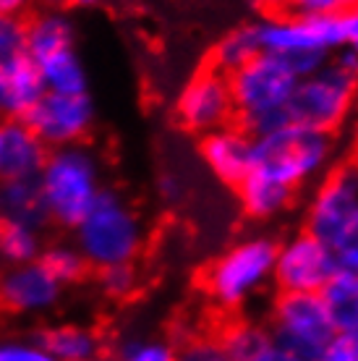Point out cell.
Instances as JSON below:
<instances>
[{
  "label": "cell",
  "instance_id": "6da1fadb",
  "mask_svg": "<svg viewBox=\"0 0 358 361\" xmlns=\"http://www.w3.org/2000/svg\"><path fill=\"white\" fill-rule=\"evenodd\" d=\"M261 50L285 58L304 79L319 71L332 55L358 47L350 16H314L285 11L257 21Z\"/></svg>",
  "mask_w": 358,
  "mask_h": 361
},
{
  "label": "cell",
  "instance_id": "7a4b0ae2",
  "mask_svg": "<svg viewBox=\"0 0 358 361\" xmlns=\"http://www.w3.org/2000/svg\"><path fill=\"white\" fill-rule=\"evenodd\" d=\"M301 76L285 58L272 53L257 55L251 63L230 73L235 118L251 136L269 134L290 123L288 105Z\"/></svg>",
  "mask_w": 358,
  "mask_h": 361
},
{
  "label": "cell",
  "instance_id": "3957f363",
  "mask_svg": "<svg viewBox=\"0 0 358 361\" xmlns=\"http://www.w3.org/2000/svg\"><path fill=\"white\" fill-rule=\"evenodd\" d=\"M37 180L45 197L50 220L55 226L71 231L105 191L102 160L97 149L87 142L50 149V157Z\"/></svg>",
  "mask_w": 358,
  "mask_h": 361
},
{
  "label": "cell",
  "instance_id": "277c9868",
  "mask_svg": "<svg viewBox=\"0 0 358 361\" xmlns=\"http://www.w3.org/2000/svg\"><path fill=\"white\" fill-rule=\"evenodd\" d=\"M147 241L142 217L116 189H105L92 209L73 228V244L94 272L113 264H131Z\"/></svg>",
  "mask_w": 358,
  "mask_h": 361
},
{
  "label": "cell",
  "instance_id": "5b68a950",
  "mask_svg": "<svg viewBox=\"0 0 358 361\" xmlns=\"http://www.w3.org/2000/svg\"><path fill=\"white\" fill-rule=\"evenodd\" d=\"M358 97V47L332 55L319 71L298 82L288 118L290 123L332 134L345 123Z\"/></svg>",
  "mask_w": 358,
  "mask_h": 361
},
{
  "label": "cell",
  "instance_id": "8992f818",
  "mask_svg": "<svg viewBox=\"0 0 358 361\" xmlns=\"http://www.w3.org/2000/svg\"><path fill=\"white\" fill-rule=\"evenodd\" d=\"M332 154H335V145L330 134L288 123L269 134L254 136L251 171L264 173L267 178L298 191L330 168Z\"/></svg>",
  "mask_w": 358,
  "mask_h": 361
},
{
  "label": "cell",
  "instance_id": "52a82bcc",
  "mask_svg": "<svg viewBox=\"0 0 358 361\" xmlns=\"http://www.w3.org/2000/svg\"><path fill=\"white\" fill-rule=\"evenodd\" d=\"M278 246L269 235H249L225 249L204 270L209 301L225 312L246 307L275 280Z\"/></svg>",
  "mask_w": 358,
  "mask_h": 361
},
{
  "label": "cell",
  "instance_id": "ba28073f",
  "mask_svg": "<svg viewBox=\"0 0 358 361\" xmlns=\"http://www.w3.org/2000/svg\"><path fill=\"white\" fill-rule=\"evenodd\" d=\"M269 333L288 351L316 361L340 335V327L322 293H280L272 307Z\"/></svg>",
  "mask_w": 358,
  "mask_h": 361
},
{
  "label": "cell",
  "instance_id": "9c48e42d",
  "mask_svg": "<svg viewBox=\"0 0 358 361\" xmlns=\"http://www.w3.org/2000/svg\"><path fill=\"white\" fill-rule=\"evenodd\" d=\"M306 231L335 252L358 238V165L327 173L306 207Z\"/></svg>",
  "mask_w": 358,
  "mask_h": 361
},
{
  "label": "cell",
  "instance_id": "30bf717a",
  "mask_svg": "<svg viewBox=\"0 0 358 361\" xmlns=\"http://www.w3.org/2000/svg\"><path fill=\"white\" fill-rule=\"evenodd\" d=\"M175 118L186 131L199 136L230 126L235 118L230 76L217 71L215 66L194 73L175 97Z\"/></svg>",
  "mask_w": 358,
  "mask_h": 361
},
{
  "label": "cell",
  "instance_id": "8fae6325",
  "mask_svg": "<svg viewBox=\"0 0 358 361\" xmlns=\"http://www.w3.org/2000/svg\"><path fill=\"white\" fill-rule=\"evenodd\" d=\"M338 267L335 249L309 231H301L278 246L275 286L280 293H322Z\"/></svg>",
  "mask_w": 358,
  "mask_h": 361
},
{
  "label": "cell",
  "instance_id": "7c38bea8",
  "mask_svg": "<svg viewBox=\"0 0 358 361\" xmlns=\"http://www.w3.org/2000/svg\"><path fill=\"white\" fill-rule=\"evenodd\" d=\"M94 102L90 94H58L47 92L45 97L29 110L24 118L50 149L68 145H81L94 128Z\"/></svg>",
  "mask_w": 358,
  "mask_h": 361
},
{
  "label": "cell",
  "instance_id": "4fadbf2b",
  "mask_svg": "<svg viewBox=\"0 0 358 361\" xmlns=\"http://www.w3.org/2000/svg\"><path fill=\"white\" fill-rule=\"evenodd\" d=\"M66 286L42 262L6 264L0 270V309L16 317H45L63 298Z\"/></svg>",
  "mask_w": 358,
  "mask_h": 361
},
{
  "label": "cell",
  "instance_id": "5bb4252c",
  "mask_svg": "<svg viewBox=\"0 0 358 361\" xmlns=\"http://www.w3.org/2000/svg\"><path fill=\"white\" fill-rule=\"evenodd\" d=\"M199 154L215 178L228 186H238L254 165V136L241 123H230L202 136Z\"/></svg>",
  "mask_w": 358,
  "mask_h": 361
},
{
  "label": "cell",
  "instance_id": "9a60e30c",
  "mask_svg": "<svg viewBox=\"0 0 358 361\" xmlns=\"http://www.w3.org/2000/svg\"><path fill=\"white\" fill-rule=\"evenodd\" d=\"M50 157V147L27 121H0V180H35Z\"/></svg>",
  "mask_w": 358,
  "mask_h": 361
},
{
  "label": "cell",
  "instance_id": "2e32d148",
  "mask_svg": "<svg viewBox=\"0 0 358 361\" xmlns=\"http://www.w3.org/2000/svg\"><path fill=\"white\" fill-rule=\"evenodd\" d=\"M71 47H76V27L63 8H39L27 16V55L35 63Z\"/></svg>",
  "mask_w": 358,
  "mask_h": 361
},
{
  "label": "cell",
  "instance_id": "e0dca14e",
  "mask_svg": "<svg viewBox=\"0 0 358 361\" xmlns=\"http://www.w3.org/2000/svg\"><path fill=\"white\" fill-rule=\"evenodd\" d=\"M0 217L6 226L42 228L50 220L39 180H0Z\"/></svg>",
  "mask_w": 358,
  "mask_h": 361
},
{
  "label": "cell",
  "instance_id": "ac0fdd59",
  "mask_svg": "<svg viewBox=\"0 0 358 361\" xmlns=\"http://www.w3.org/2000/svg\"><path fill=\"white\" fill-rule=\"evenodd\" d=\"M235 189H238L243 212L254 217V220H272V217L283 215L293 204V197H296L293 189L267 178L259 171H249V176Z\"/></svg>",
  "mask_w": 358,
  "mask_h": 361
},
{
  "label": "cell",
  "instance_id": "d6986e66",
  "mask_svg": "<svg viewBox=\"0 0 358 361\" xmlns=\"http://www.w3.org/2000/svg\"><path fill=\"white\" fill-rule=\"evenodd\" d=\"M3 76H6V108H8V118H21L24 121L29 116V110L47 94L39 66L29 55H24V58H18L13 63L3 66Z\"/></svg>",
  "mask_w": 358,
  "mask_h": 361
},
{
  "label": "cell",
  "instance_id": "ffe728a7",
  "mask_svg": "<svg viewBox=\"0 0 358 361\" xmlns=\"http://www.w3.org/2000/svg\"><path fill=\"white\" fill-rule=\"evenodd\" d=\"M42 343L58 361H90L102 351V335L90 325L79 322H58L45 330H39Z\"/></svg>",
  "mask_w": 358,
  "mask_h": 361
},
{
  "label": "cell",
  "instance_id": "44dd1931",
  "mask_svg": "<svg viewBox=\"0 0 358 361\" xmlns=\"http://www.w3.org/2000/svg\"><path fill=\"white\" fill-rule=\"evenodd\" d=\"M261 53L264 50H261L257 24H241L217 39V45L212 47V66L230 76Z\"/></svg>",
  "mask_w": 358,
  "mask_h": 361
},
{
  "label": "cell",
  "instance_id": "7402d4cb",
  "mask_svg": "<svg viewBox=\"0 0 358 361\" xmlns=\"http://www.w3.org/2000/svg\"><path fill=\"white\" fill-rule=\"evenodd\" d=\"M39 73L45 79L47 92H58V94H90V73L87 66L81 61V55L76 47L63 50V53L53 55L42 61Z\"/></svg>",
  "mask_w": 358,
  "mask_h": 361
},
{
  "label": "cell",
  "instance_id": "603a6c76",
  "mask_svg": "<svg viewBox=\"0 0 358 361\" xmlns=\"http://www.w3.org/2000/svg\"><path fill=\"white\" fill-rule=\"evenodd\" d=\"M324 301L330 304L332 314L338 319L340 333H350L353 330V319L358 312V272L342 270L338 267V272L330 278V283L322 290Z\"/></svg>",
  "mask_w": 358,
  "mask_h": 361
},
{
  "label": "cell",
  "instance_id": "cb8c5ba5",
  "mask_svg": "<svg viewBox=\"0 0 358 361\" xmlns=\"http://www.w3.org/2000/svg\"><path fill=\"white\" fill-rule=\"evenodd\" d=\"M39 262L45 264L47 270L53 272L55 280L61 286H76L81 280L90 275V262L87 257L81 254V249L76 244H66V241H58V244H47L45 252H42V259Z\"/></svg>",
  "mask_w": 358,
  "mask_h": 361
},
{
  "label": "cell",
  "instance_id": "d4e9b609",
  "mask_svg": "<svg viewBox=\"0 0 358 361\" xmlns=\"http://www.w3.org/2000/svg\"><path fill=\"white\" fill-rule=\"evenodd\" d=\"M42 231L32 226H6L3 244H0V259L6 264H29L39 262L45 252Z\"/></svg>",
  "mask_w": 358,
  "mask_h": 361
},
{
  "label": "cell",
  "instance_id": "484cf974",
  "mask_svg": "<svg viewBox=\"0 0 358 361\" xmlns=\"http://www.w3.org/2000/svg\"><path fill=\"white\" fill-rule=\"evenodd\" d=\"M220 341L233 361H257L272 343V333L254 322H235L225 327Z\"/></svg>",
  "mask_w": 358,
  "mask_h": 361
},
{
  "label": "cell",
  "instance_id": "4316f807",
  "mask_svg": "<svg viewBox=\"0 0 358 361\" xmlns=\"http://www.w3.org/2000/svg\"><path fill=\"white\" fill-rule=\"evenodd\" d=\"M116 356L118 361H175L178 348L165 338L128 335L123 341H118Z\"/></svg>",
  "mask_w": 358,
  "mask_h": 361
},
{
  "label": "cell",
  "instance_id": "83f0119b",
  "mask_svg": "<svg viewBox=\"0 0 358 361\" xmlns=\"http://www.w3.org/2000/svg\"><path fill=\"white\" fill-rule=\"evenodd\" d=\"M97 286L113 301H125L139 290V270L136 262L131 264H113L97 272Z\"/></svg>",
  "mask_w": 358,
  "mask_h": 361
},
{
  "label": "cell",
  "instance_id": "f1b7e54d",
  "mask_svg": "<svg viewBox=\"0 0 358 361\" xmlns=\"http://www.w3.org/2000/svg\"><path fill=\"white\" fill-rule=\"evenodd\" d=\"M0 361H58L39 335H0Z\"/></svg>",
  "mask_w": 358,
  "mask_h": 361
},
{
  "label": "cell",
  "instance_id": "f546056e",
  "mask_svg": "<svg viewBox=\"0 0 358 361\" xmlns=\"http://www.w3.org/2000/svg\"><path fill=\"white\" fill-rule=\"evenodd\" d=\"M27 55V18L0 16V66Z\"/></svg>",
  "mask_w": 358,
  "mask_h": 361
},
{
  "label": "cell",
  "instance_id": "4dcf8cb0",
  "mask_svg": "<svg viewBox=\"0 0 358 361\" xmlns=\"http://www.w3.org/2000/svg\"><path fill=\"white\" fill-rule=\"evenodd\" d=\"M175 361H233L230 353L225 351L220 338H209V335H199L191 338L178 348V359Z\"/></svg>",
  "mask_w": 358,
  "mask_h": 361
},
{
  "label": "cell",
  "instance_id": "1f68e13d",
  "mask_svg": "<svg viewBox=\"0 0 358 361\" xmlns=\"http://www.w3.org/2000/svg\"><path fill=\"white\" fill-rule=\"evenodd\" d=\"M358 0H296L293 11L314 13V16H350Z\"/></svg>",
  "mask_w": 358,
  "mask_h": 361
},
{
  "label": "cell",
  "instance_id": "d6a6232c",
  "mask_svg": "<svg viewBox=\"0 0 358 361\" xmlns=\"http://www.w3.org/2000/svg\"><path fill=\"white\" fill-rule=\"evenodd\" d=\"M316 361H358V335L340 333Z\"/></svg>",
  "mask_w": 358,
  "mask_h": 361
},
{
  "label": "cell",
  "instance_id": "836d02e7",
  "mask_svg": "<svg viewBox=\"0 0 358 361\" xmlns=\"http://www.w3.org/2000/svg\"><path fill=\"white\" fill-rule=\"evenodd\" d=\"M160 197L165 199V202H178L180 194H183V183H180L178 176H173V173H165L160 178Z\"/></svg>",
  "mask_w": 358,
  "mask_h": 361
},
{
  "label": "cell",
  "instance_id": "e575fe53",
  "mask_svg": "<svg viewBox=\"0 0 358 361\" xmlns=\"http://www.w3.org/2000/svg\"><path fill=\"white\" fill-rule=\"evenodd\" d=\"M39 0H0V16H29V11L35 8Z\"/></svg>",
  "mask_w": 358,
  "mask_h": 361
},
{
  "label": "cell",
  "instance_id": "d590c367",
  "mask_svg": "<svg viewBox=\"0 0 358 361\" xmlns=\"http://www.w3.org/2000/svg\"><path fill=\"white\" fill-rule=\"evenodd\" d=\"M257 361H309V359H304V356H298V353H293V351H288L285 345H280L272 341L267 351L261 353Z\"/></svg>",
  "mask_w": 358,
  "mask_h": 361
},
{
  "label": "cell",
  "instance_id": "8d00e7d4",
  "mask_svg": "<svg viewBox=\"0 0 358 361\" xmlns=\"http://www.w3.org/2000/svg\"><path fill=\"white\" fill-rule=\"evenodd\" d=\"M251 3H254L264 16L285 13V11H293V6H296V0H251Z\"/></svg>",
  "mask_w": 358,
  "mask_h": 361
},
{
  "label": "cell",
  "instance_id": "74e56055",
  "mask_svg": "<svg viewBox=\"0 0 358 361\" xmlns=\"http://www.w3.org/2000/svg\"><path fill=\"white\" fill-rule=\"evenodd\" d=\"M42 3V8H66V6H71V8H92V6H97L99 0H39Z\"/></svg>",
  "mask_w": 358,
  "mask_h": 361
},
{
  "label": "cell",
  "instance_id": "f35d334b",
  "mask_svg": "<svg viewBox=\"0 0 358 361\" xmlns=\"http://www.w3.org/2000/svg\"><path fill=\"white\" fill-rule=\"evenodd\" d=\"M8 118V108H6V76H3V66H0V121Z\"/></svg>",
  "mask_w": 358,
  "mask_h": 361
},
{
  "label": "cell",
  "instance_id": "ab89813d",
  "mask_svg": "<svg viewBox=\"0 0 358 361\" xmlns=\"http://www.w3.org/2000/svg\"><path fill=\"white\" fill-rule=\"evenodd\" d=\"M90 361H118V356H113V353H99V356H94Z\"/></svg>",
  "mask_w": 358,
  "mask_h": 361
},
{
  "label": "cell",
  "instance_id": "60d3db41",
  "mask_svg": "<svg viewBox=\"0 0 358 361\" xmlns=\"http://www.w3.org/2000/svg\"><path fill=\"white\" fill-rule=\"evenodd\" d=\"M350 21H353V29H356V39H358V6L353 8V13H350Z\"/></svg>",
  "mask_w": 358,
  "mask_h": 361
},
{
  "label": "cell",
  "instance_id": "b9f144b4",
  "mask_svg": "<svg viewBox=\"0 0 358 361\" xmlns=\"http://www.w3.org/2000/svg\"><path fill=\"white\" fill-rule=\"evenodd\" d=\"M3 231H6V223H3V217H0V244H3Z\"/></svg>",
  "mask_w": 358,
  "mask_h": 361
},
{
  "label": "cell",
  "instance_id": "7bdbcfd3",
  "mask_svg": "<svg viewBox=\"0 0 358 361\" xmlns=\"http://www.w3.org/2000/svg\"><path fill=\"white\" fill-rule=\"evenodd\" d=\"M350 333L358 335V312H356V319H353V330H350Z\"/></svg>",
  "mask_w": 358,
  "mask_h": 361
}]
</instances>
